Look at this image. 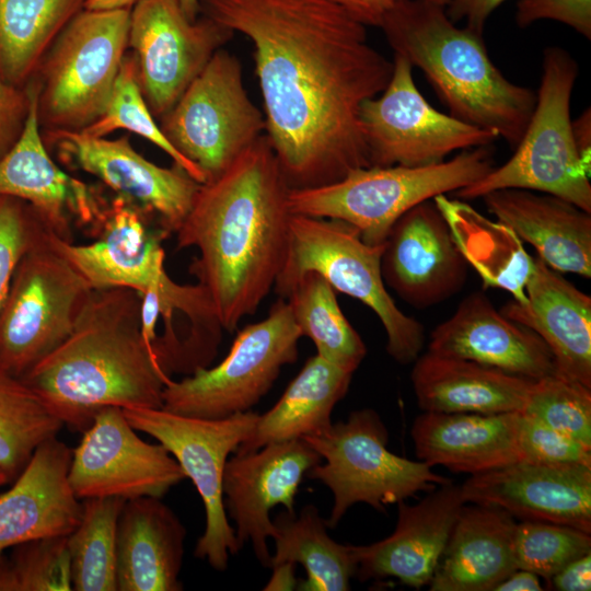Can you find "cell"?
<instances>
[{"instance_id":"obj_1","label":"cell","mask_w":591,"mask_h":591,"mask_svg":"<svg viewBox=\"0 0 591 591\" xmlns=\"http://www.w3.org/2000/svg\"><path fill=\"white\" fill-rule=\"evenodd\" d=\"M205 15L254 47L266 137L290 189L371 166L361 104L387 85L393 61L364 25L329 0H198Z\"/></svg>"},{"instance_id":"obj_2","label":"cell","mask_w":591,"mask_h":591,"mask_svg":"<svg viewBox=\"0 0 591 591\" xmlns=\"http://www.w3.org/2000/svg\"><path fill=\"white\" fill-rule=\"evenodd\" d=\"M289 192L263 135L223 174L200 185L176 231L177 248L199 251L189 271L229 333L256 312L282 267L292 215Z\"/></svg>"},{"instance_id":"obj_3","label":"cell","mask_w":591,"mask_h":591,"mask_svg":"<svg viewBox=\"0 0 591 591\" xmlns=\"http://www.w3.org/2000/svg\"><path fill=\"white\" fill-rule=\"evenodd\" d=\"M141 296L90 291L70 335L21 380L70 428L84 431L104 407L162 408L169 373L144 340Z\"/></svg>"},{"instance_id":"obj_4","label":"cell","mask_w":591,"mask_h":591,"mask_svg":"<svg viewBox=\"0 0 591 591\" xmlns=\"http://www.w3.org/2000/svg\"><path fill=\"white\" fill-rule=\"evenodd\" d=\"M379 27L394 54L424 72L451 116L496 132L511 148L518 146L536 93L501 73L483 35L456 27L445 5L432 0L397 1Z\"/></svg>"},{"instance_id":"obj_5","label":"cell","mask_w":591,"mask_h":591,"mask_svg":"<svg viewBox=\"0 0 591 591\" xmlns=\"http://www.w3.org/2000/svg\"><path fill=\"white\" fill-rule=\"evenodd\" d=\"M493 167L489 146L432 165L361 167L327 185L290 189L288 205L291 213L345 221L366 243L379 245L414 206L464 188Z\"/></svg>"},{"instance_id":"obj_6","label":"cell","mask_w":591,"mask_h":591,"mask_svg":"<svg viewBox=\"0 0 591 591\" xmlns=\"http://www.w3.org/2000/svg\"><path fill=\"white\" fill-rule=\"evenodd\" d=\"M383 244L366 243L349 223L331 218L292 213L286 257L274 288L286 298L306 271L322 275L335 291L369 306L386 334V351L398 363L419 356L425 329L395 304L381 273Z\"/></svg>"},{"instance_id":"obj_7","label":"cell","mask_w":591,"mask_h":591,"mask_svg":"<svg viewBox=\"0 0 591 591\" xmlns=\"http://www.w3.org/2000/svg\"><path fill=\"white\" fill-rule=\"evenodd\" d=\"M578 63L561 47L543 51L536 104L514 154L499 167L455 192L463 200L503 188L560 197L591 212V167L580 159L571 132L570 99Z\"/></svg>"},{"instance_id":"obj_8","label":"cell","mask_w":591,"mask_h":591,"mask_svg":"<svg viewBox=\"0 0 591 591\" xmlns=\"http://www.w3.org/2000/svg\"><path fill=\"white\" fill-rule=\"evenodd\" d=\"M130 9H83L51 43L30 81L40 130L81 131L104 113L127 53Z\"/></svg>"},{"instance_id":"obj_9","label":"cell","mask_w":591,"mask_h":591,"mask_svg":"<svg viewBox=\"0 0 591 591\" xmlns=\"http://www.w3.org/2000/svg\"><path fill=\"white\" fill-rule=\"evenodd\" d=\"M324 463L306 476L324 484L334 503L326 523L336 528L347 510L358 502L384 511L420 491L452 483L422 461H412L387 449L389 433L379 414L370 408L354 410L345 421L302 438Z\"/></svg>"},{"instance_id":"obj_10","label":"cell","mask_w":591,"mask_h":591,"mask_svg":"<svg viewBox=\"0 0 591 591\" xmlns=\"http://www.w3.org/2000/svg\"><path fill=\"white\" fill-rule=\"evenodd\" d=\"M159 120L165 138L202 172L205 183L223 174L266 127L245 90L240 60L223 48Z\"/></svg>"},{"instance_id":"obj_11","label":"cell","mask_w":591,"mask_h":591,"mask_svg":"<svg viewBox=\"0 0 591 591\" xmlns=\"http://www.w3.org/2000/svg\"><path fill=\"white\" fill-rule=\"evenodd\" d=\"M301 337L287 300L279 298L266 318L237 333L220 363L197 369L179 381L170 380L162 408L204 419L250 410L270 390L282 367L297 361Z\"/></svg>"},{"instance_id":"obj_12","label":"cell","mask_w":591,"mask_h":591,"mask_svg":"<svg viewBox=\"0 0 591 591\" xmlns=\"http://www.w3.org/2000/svg\"><path fill=\"white\" fill-rule=\"evenodd\" d=\"M53 234L21 258L0 308V368L20 379L70 335L92 290Z\"/></svg>"},{"instance_id":"obj_13","label":"cell","mask_w":591,"mask_h":591,"mask_svg":"<svg viewBox=\"0 0 591 591\" xmlns=\"http://www.w3.org/2000/svg\"><path fill=\"white\" fill-rule=\"evenodd\" d=\"M121 409L128 422L162 444L193 482L206 515L205 531L194 554L215 570L224 571L229 555L240 551L223 503L224 467L229 455L253 432L258 414L247 410L221 419H204L163 408Z\"/></svg>"},{"instance_id":"obj_14","label":"cell","mask_w":591,"mask_h":591,"mask_svg":"<svg viewBox=\"0 0 591 591\" xmlns=\"http://www.w3.org/2000/svg\"><path fill=\"white\" fill-rule=\"evenodd\" d=\"M360 123L371 166H426L457 150L491 144L498 135L433 108L416 88L412 63L394 54L391 79L364 101Z\"/></svg>"},{"instance_id":"obj_15","label":"cell","mask_w":591,"mask_h":591,"mask_svg":"<svg viewBox=\"0 0 591 591\" xmlns=\"http://www.w3.org/2000/svg\"><path fill=\"white\" fill-rule=\"evenodd\" d=\"M234 32L200 15L190 20L177 0H137L130 9L128 48L142 96L160 119Z\"/></svg>"},{"instance_id":"obj_16","label":"cell","mask_w":591,"mask_h":591,"mask_svg":"<svg viewBox=\"0 0 591 591\" xmlns=\"http://www.w3.org/2000/svg\"><path fill=\"white\" fill-rule=\"evenodd\" d=\"M186 478L162 444L142 440L123 409L104 407L72 450L69 485L80 499L163 497Z\"/></svg>"},{"instance_id":"obj_17","label":"cell","mask_w":591,"mask_h":591,"mask_svg":"<svg viewBox=\"0 0 591 591\" xmlns=\"http://www.w3.org/2000/svg\"><path fill=\"white\" fill-rule=\"evenodd\" d=\"M40 134L48 151H55L61 162L97 177L117 195L158 216L169 233L178 230L201 185L175 163L163 167L146 159L128 136L107 139L72 130Z\"/></svg>"},{"instance_id":"obj_18","label":"cell","mask_w":591,"mask_h":591,"mask_svg":"<svg viewBox=\"0 0 591 591\" xmlns=\"http://www.w3.org/2000/svg\"><path fill=\"white\" fill-rule=\"evenodd\" d=\"M321 456L303 440L269 443L228 459L223 473L224 509L235 523L240 549L251 543L257 560L270 568L268 538L275 532L269 512L278 505L294 512L296 496Z\"/></svg>"},{"instance_id":"obj_19","label":"cell","mask_w":591,"mask_h":591,"mask_svg":"<svg viewBox=\"0 0 591 591\" xmlns=\"http://www.w3.org/2000/svg\"><path fill=\"white\" fill-rule=\"evenodd\" d=\"M467 268L444 217L431 199L406 211L383 243V281L416 309L437 305L461 291Z\"/></svg>"},{"instance_id":"obj_20","label":"cell","mask_w":591,"mask_h":591,"mask_svg":"<svg viewBox=\"0 0 591 591\" xmlns=\"http://www.w3.org/2000/svg\"><path fill=\"white\" fill-rule=\"evenodd\" d=\"M26 86L30 113L21 137L0 159V195L30 202L65 241L72 242V221L97 233L108 202L97 188L67 174L54 161L37 121L35 88L31 82Z\"/></svg>"},{"instance_id":"obj_21","label":"cell","mask_w":591,"mask_h":591,"mask_svg":"<svg viewBox=\"0 0 591 591\" xmlns=\"http://www.w3.org/2000/svg\"><path fill=\"white\" fill-rule=\"evenodd\" d=\"M465 503L489 505L513 518L564 524L591 533V466L519 461L471 475Z\"/></svg>"},{"instance_id":"obj_22","label":"cell","mask_w":591,"mask_h":591,"mask_svg":"<svg viewBox=\"0 0 591 591\" xmlns=\"http://www.w3.org/2000/svg\"><path fill=\"white\" fill-rule=\"evenodd\" d=\"M391 535L369 545H351L355 577L361 581L395 578L420 589L429 586L465 505L461 486L440 485L415 505L399 501Z\"/></svg>"},{"instance_id":"obj_23","label":"cell","mask_w":591,"mask_h":591,"mask_svg":"<svg viewBox=\"0 0 591 591\" xmlns=\"http://www.w3.org/2000/svg\"><path fill=\"white\" fill-rule=\"evenodd\" d=\"M428 351L531 381L556 373L554 357L545 343L498 311L482 291L465 297L454 313L431 332Z\"/></svg>"},{"instance_id":"obj_24","label":"cell","mask_w":591,"mask_h":591,"mask_svg":"<svg viewBox=\"0 0 591 591\" xmlns=\"http://www.w3.org/2000/svg\"><path fill=\"white\" fill-rule=\"evenodd\" d=\"M71 456L66 443L48 439L0 495V553L33 540L67 536L78 525L82 500L69 485Z\"/></svg>"},{"instance_id":"obj_25","label":"cell","mask_w":591,"mask_h":591,"mask_svg":"<svg viewBox=\"0 0 591 591\" xmlns=\"http://www.w3.org/2000/svg\"><path fill=\"white\" fill-rule=\"evenodd\" d=\"M560 274L536 256L525 301L500 311L545 343L557 374L591 387V297Z\"/></svg>"},{"instance_id":"obj_26","label":"cell","mask_w":591,"mask_h":591,"mask_svg":"<svg viewBox=\"0 0 591 591\" xmlns=\"http://www.w3.org/2000/svg\"><path fill=\"white\" fill-rule=\"evenodd\" d=\"M482 198L488 212L533 246L548 267L591 277V212L560 197L521 188L497 189Z\"/></svg>"},{"instance_id":"obj_27","label":"cell","mask_w":591,"mask_h":591,"mask_svg":"<svg viewBox=\"0 0 591 591\" xmlns=\"http://www.w3.org/2000/svg\"><path fill=\"white\" fill-rule=\"evenodd\" d=\"M186 530L158 497L126 500L116 530L118 591H181Z\"/></svg>"},{"instance_id":"obj_28","label":"cell","mask_w":591,"mask_h":591,"mask_svg":"<svg viewBox=\"0 0 591 591\" xmlns=\"http://www.w3.org/2000/svg\"><path fill=\"white\" fill-rule=\"evenodd\" d=\"M518 422L519 412H424L415 418L410 434L420 461L474 475L521 461Z\"/></svg>"},{"instance_id":"obj_29","label":"cell","mask_w":591,"mask_h":591,"mask_svg":"<svg viewBox=\"0 0 591 591\" xmlns=\"http://www.w3.org/2000/svg\"><path fill=\"white\" fill-rule=\"evenodd\" d=\"M517 522L501 508L463 506L429 583L430 591H494L517 569Z\"/></svg>"},{"instance_id":"obj_30","label":"cell","mask_w":591,"mask_h":591,"mask_svg":"<svg viewBox=\"0 0 591 591\" xmlns=\"http://www.w3.org/2000/svg\"><path fill=\"white\" fill-rule=\"evenodd\" d=\"M410 381L424 412L470 414L521 412L534 382L430 351L414 361Z\"/></svg>"},{"instance_id":"obj_31","label":"cell","mask_w":591,"mask_h":591,"mask_svg":"<svg viewBox=\"0 0 591 591\" xmlns=\"http://www.w3.org/2000/svg\"><path fill=\"white\" fill-rule=\"evenodd\" d=\"M351 378L352 372L317 354L310 357L277 403L258 415L253 432L235 452H254L269 443L302 439L326 429Z\"/></svg>"},{"instance_id":"obj_32","label":"cell","mask_w":591,"mask_h":591,"mask_svg":"<svg viewBox=\"0 0 591 591\" xmlns=\"http://www.w3.org/2000/svg\"><path fill=\"white\" fill-rule=\"evenodd\" d=\"M433 202L444 217L466 264L484 289H502L517 302L525 301V287L535 267L519 236L506 224L490 220L466 200L438 195Z\"/></svg>"},{"instance_id":"obj_33","label":"cell","mask_w":591,"mask_h":591,"mask_svg":"<svg viewBox=\"0 0 591 591\" xmlns=\"http://www.w3.org/2000/svg\"><path fill=\"white\" fill-rule=\"evenodd\" d=\"M275 553L270 568L281 564H300L306 579L304 591H347L355 577L356 561L351 545L340 544L327 534L328 525L313 505L300 512L281 511L273 521Z\"/></svg>"},{"instance_id":"obj_34","label":"cell","mask_w":591,"mask_h":591,"mask_svg":"<svg viewBox=\"0 0 591 591\" xmlns=\"http://www.w3.org/2000/svg\"><path fill=\"white\" fill-rule=\"evenodd\" d=\"M88 0H0V77L24 89L45 53Z\"/></svg>"},{"instance_id":"obj_35","label":"cell","mask_w":591,"mask_h":591,"mask_svg":"<svg viewBox=\"0 0 591 591\" xmlns=\"http://www.w3.org/2000/svg\"><path fill=\"white\" fill-rule=\"evenodd\" d=\"M285 299L301 335L314 343L316 354L354 373L367 347L344 315L328 281L316 271H306Z\"/></svg>"},{"instance_id":"obj_36","label":"cell","mask_w":591,"mask_h":591,"mask_svg":"<svg viewBox=\"0 0 591 591\" xmlns=\"http://www.w3.org/2000/svg\"><path fill=\"white\" fill-rule=\"evenodd\" d=\"M126 500H82L78 525L67 535L71 590L117 591L116 530Z\"/></svg>"},{"instance_id":"obj_37","label":"cell","mask_w":591,"mask_h":591,"mask_svg":"<svg viewBox=\"0 0 591 591\" xmlns=\"http://www.w3.org/2000/svg\"><path fill=\"white\" fill-rule=\"evenodd\" d=\"M63 422L20 378L0 368V467L14 480Z\"/></svg>"},{"instance_id":"obj_38","label":"cell","mask_w":591,"mask_h":591,"mask_svg":"<svg viewBox=\"0 0 591 591\" xmlns=\"http://www.w3.org/2000/svg\"><path fill=\"white\" fill-rule=\"evenodd\" d=\"M118 129L134 132L164 151L173 163L183 167L198 183H205L202 172L181 155L163 135L140 91L136 63L126 53L104 113L92 125L81 130L90 136L105 137Z\"/></svg>"},{"instance_id":"obj_39","label":"cell","mask_w":591,"mask_h":591,"mask_svg":"<svg viewBox=\"0 0 591 591\" xmlns=\"http://www.w3.org/2000/svg\"><path fill=\"white\" fill-rule=\"evenodd\" d=\"M67 536L28 541L0 553V591H70Z\"/></svg>"},{"instance_id":"obj_40","label":"cell","mask_w":591,"mask_h":591,"mask_svg":"<svg viewBox=\"0 0 591 591\" xmlns=\"http://www.w3.org/2000/svg\"><path fill=\"white\" fill-rule=\"evenodd\" d=\"M521 412L591 449V387L557 373L542 378Z\"/></svg>"},{"instance_id":"obj_41","label":"cell","mask_w":591,"mask_h":591,"mask_svg":"<svg viewBox=\"0 0 591 591\" xmlns=\"http://www.w3.org/2000/svg\"><path fill=\"white\" fill-rule=\"evenodd\" d=\"M517 569L549 579L572 560L591 553V533L573 526L522 520L513 537Z\"/></svg>"},{"instance_id":"obj_42","label":"cell","mask_w":591,"mask_h":591,"mask_svg":"<svg viewBox=\"0 0 591 591\" xmlns=\"http://www.w3.org/2000/svg\"><path fill=\"white\" fill-rule=\"evenodd\" d=\"M51 233L55 232L30 202L0 195V308L21 258Z\"/></svg>"},{"instance_id":"obj_43","label":"cell","mask_w":591,"mask_h":591,"mask_svg":"<svg viewBox=\"0 0 591 591\" xmlns=\"http://www.w3.org/2000/svg\"><path fill=\"white\" fill-rule=\"evenodd\" d=\"M518 445L521 461L591 466V449L522 412H519Z\"/></svg>"},{"instance_id":"obj_44","label":"cell","mask_w":591,"mask_h":591,"mask_svg":"<svg viewBox=\"0 0 591 591\" xmlns=\"http://www.w3.org/2000/svg\"><path fill=\"white\" fill-rule=\"evenodd\" d=\"M540 20L564 23L577 33L591 38V0H519L515 23L528 27Z\"/></svg>"},{"instance_id":"obj_45","label":"cell","mask_w":591,"mask_h":591,"mask_svg":"<svg viewBox=\"0 0 591 591\" xmlns=\"http://www.w3.org/2000/svg\"><path fill=\"white\" fill-rule=\"evenodd\" d=\"M31 107V94L5 83L0 77V159L21 137Z\"/></svg>"},{"instance_id":"obj_46","label":"cell","mask_w":591,"mask_h":591,"mask_svg":"<svg viewBox=\"0 0 591 591\" xmlns=\"http://www.w3.org/2000/svg\"><path fill=\"white\" fill-rule=\"evenodd\" d=\"M506 0H449L445 12L452 22L465 20L468 30L483 35L489 15Z\"/></svg>"},{"instance_id":"obj_47","label":"cell","mask_w":591,"mask_h":591,"mask_svg":"<svg viewBox=\"0 0 591 591\" xmlns=\"http://www.w3.org/2000/svg\"><path fill=\"white\" fill-rule=\"evenodd\" d=\"M558 591H589L591 589V553H588L547 579Z\"/></svg>"},{"instance_id":"obj_48","label":"cell","mask_w":591,"mask_h":591,"mask_svg":"<svg viewBox=\"0 0 591 591\" xmlns=\"http://www.w3.org/2000/svg\"><path fill=\"white\" fill-rule=\"evenodd\" d=\"M364 26H380L385 13L399 0H329ZM447 4L449 0H432Z\"/></svg>"},{"instance_id":"obj_49","label":"cell","mask_w":591,"mask_h":591,"mask_svg":"<svg viewBox=\"0 0 591 591\" xmlns=\"http://www.w3.org/2000/svg\"><path fill=\"white\" fill-rule=\"evenodd\" d=\"M571 132L580 159L591 167V111L589 107L571 120Z\"/></svg>"},{"instance_id":"obj_50","label":"cell","mask_w":591,"mask_h":591,"mask_svg":"<svg viewBox=\"0 0 591 591\" xmlns=\"http://www.w3.org/2000/svg\"><path fill=\"white\" fill-rule=\"evenodd\" d=\"M544 589L540 577L525 569H515L494 591H542Z\"/></svg>"},{"instance_id":"obj_51","label":"cell","mask_w":591,"mask_h":591,"mask_svg":"<svg viewBox=\"0 0 591 591\" xmlns=\"http://www.w3.org/2000/svg\"><path fill=\"white\" fill-rule=\"evenodd\" d=\"M293 565L281 564L273 567L274 576L270 582L266 586L265 590L274 589H291L293 586Z\"/></svg>"},{"instance_id":"obj_52","label":"cell","mask_w":591,"mask_h":591,"mask_svg":"<svg viewBox=\"0 0 591 591\" xmlns=\"http://www.w3.org/2000/svg\"><path fill=\"white\" fill-rule=\"evenodd\" d=\"M137 0H88L84 9L114 10L131 8Z\"/></svg>"},{"instance_id":"obj_53","label":"cell","mask_w":591,"mask_h":591,"mask_svg":"<svg viewBox=\"0 0 591 591\" xmlns=\"http://www.w3.org/2000/svg\"><path fill=\"white\" fill-rule=\"evenodd\" d=\"M182 10L190 20H196L200 15L198 0H177Z\"/></svg>"},{"instance_id":"obj_54","label":"cell","mask_w":591,"mask_h":591,"mask_svg":"<svg viewBox=\"0 0 591 591\" xmlns=\"http://www.w3.org/2000/svg\"><path fill=\"white\" fill-rule=\"evenodd\" d=\"M10 479L4 471L0 467V487L9 483Z\"/></svg>"}]
</instances>
